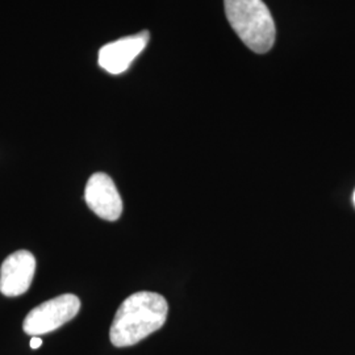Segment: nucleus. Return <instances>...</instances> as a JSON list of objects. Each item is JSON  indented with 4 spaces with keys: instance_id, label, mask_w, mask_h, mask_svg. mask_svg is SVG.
<instances>
[{
    "instance_id": "obj_4",
    "label": "nucleus",
    "mask_w": 355,
    "mask_h": 355,
    "mask_svg": "<svg viewBox=\"0 0 355 355\" xmlns=\"http://www.w3.org/2000/svg\"><path fill=\"white\" fill-rule=\"evenodd\" d=\"M89 209L107 221H116L123 214V199L112 178L104 173L91 175L85 190Z\"/></svg>"
},
{
    "instance_id": "obj_5",
    "label": "nucleus",
    "mask_w": 355,
    "mask_h": 355,
    "mask_svg": "<svg viewBox=\"0 0 355 355\" xmlns=\"http://www.w3.org/2000/svg\"><path fill=\"white\" fill-rule=\"evenodd\" d=\"M36 258L31 252L19 250L10 254L0 268V292L16 297L26 293L35 277Z\"/></svg>"
},
{
    "instance_id": "obj_6",
    "label": "nucleus",
    "mask_w": 355,
    "mask_h": 355,
    "mask_svg": "<svg viewBox=\"0 0 355 355\" xmlns=\"http://www.w3.org/2000/svg\"><path fill=\"white\" fill-rule=\"evenodd\" d=\"M149 32L128 36L104 45L99 51V66L110 74L127 71L132 62L140 55L149 42Z\"/></svg>"
},
{
    "instance_id": "obj_1",
    "label": "nucleus",
    "mask_w": 355,
    "mask_h": 355,
    "mask_svg": "<svg viewBox=\"0 0 355 355\" xmlns=\"http://www.w3.org/2000/svg\"><path fill=\"white\" fill-rule=\"evenodd\" d=\"M168 305L159 293L141 291L127 297L114 315L110 340L116 347H128L145 340L165 325Z\"/></svg>"
},
{
    "instance_id": "obj_8",
    "label": "nucleus",
    "mask_w": 355,
    "mask_h": 355,
    "mask_svg": "<svg viewBox=\"0 0 355 355\" xmlns=\"http://www.w3.org/2000/svg\"><path fill=\"white\" fill-rule=\"evenodd\" d=\"M353 200H354V204H355V191H354V196H353Z\"/></svg>"
},
{
    "instance_id": "obj_2",
    "label": "nucleus",
    "mask_w": 355,
    "mask_h": 355,
    "mask_svg": "<svg viewBox=\"0 0 355 355\" xmlns=\"http://www.w3.org/2000/svg\"><path fill=\"white\" fill-rule=\"evenodd\" d=\"M229 24L254 53L263 54L275 42V23L262 0H224Z\"/></svg>"
},
{
    "instance_id": "obj_7",
    "label": "nucleus",
    "mask_w": 355,
    "mask_h": 355,
    "mask_svg": "<svg viewBox=\"0 0 355 355\" xmlns=\"http://www.w3.org/2000/svg\"><path fill=\"white\" fill-rule=\"evenodd\" d=\"M31 347L33 349V350H36V349H38V347H41V345H42V340L40 338V337H37V336H35V337H32L31 338Z\"/></svg>"
},
{
    "instance_id": "obj_3",
    "label": "nucleus",
    "mask_w": 355,
    "mask_h": 355,
    "mask_svg": "<svg viewBox=\"0 0 355 355\" xmlns=\"http://www.w3.org/2000/svg\"><path fill=\"white\" fill-rule=\"evenodd\" d=\"M79 311V297L73 293H64L33 308L23 322V329L32 337H40L61 328L76 318Z\"/></svg>"
}]
</instances>
